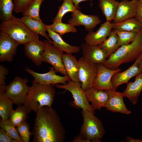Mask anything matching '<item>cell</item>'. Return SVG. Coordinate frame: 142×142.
Returning a JSON list of instances; mask_svg holds the SVG:
<instances>
[{
  "label": "cell",
  "instance_id": "obj_1",
  "mask_svg": "<svg viewBox=\"0 0 142 142\" xmlns=\"http://www.w3.org/2000/svg\"><path fill=\"white\" fill-rule=\"evenodd\" d=\"M32 131L33 142H63L65 131L56 111L51 107L43 106L35 111Z\"/></svg>",
  "mask_w": 142,
  "mask_h": 142
},
{
  "label": "cell",
  "instance_id": "obj_2",
  "mask_svg": "<svg viewBox=\"0 0 142 142\" xmlns=\"http://www.w3.org/2000/svg\"><path fill=\"white\" fill-rule=\"evenodd\" d=\"M32 85L23 103L29 114L35 112L41 107L47 106L51 107L55 96L53 84L45 85L32 82Z\"/></svg>",
  "mask_w": 142,
  "mask_h": 142
},
{
  "label": "cell",
  "instance_id": "obj_3",
  "mask_svg": "<svg viewBox=\"0 0 142 142\" xmlns=\"http://www.w3.org/2000/svg\"><path fill=\"white\" fill-rule=\"evenodd\" d=\"M142 54V30L138 33L134 40L120 47L103 64L109 69H116L121 64L135 61Z\"/></svg>",
  "mask_w": 142,
  "mask_h": 142
},
{
  "label": "cell",
  "instance_id": "obj_4",
  "mask_svg": "<svg viewBox=\"0 0 142 142\" xmlns=\"http://www.w3.org/2000/svg\"><path fill=\"white\" fill-rule=\"evenodd\" d=\"M0 30L20 44L24 45L30 41L39 40L38 35L32 32L20 18L13 16L8 20L1 22Z\"/></svg>",
  "mask_w": 142,
  "mask_h": 142
},
{
  "label": "cell",
  "instance_id": "obj_5",
  "mask_svg": "<svg viewBox=\"0 0 142 142\" xmlns=\"http://www.w3.org/2000/svg\"><path fill=\"white\" fill-rule=\"evenodd\" d=\"M83 123L78 135L87 142H100L105 130L101 121L94 114L86 110L81 111Z\"/></svg>",
  "mask_w": 142,
  "mask_h": 142
},
{
  "label": "cell",
  "instance_id": "obj_6",
  "mask_svg": "<svg viewBox=\"0 0 142 142\" xmlns=\"http://www.w3.org/2000/svg\"><path fill=\"white\" fill-rule=\"evenodd\" d=\"M29 81L27 78L16 77L5 88L7 96L17 105L23 104L28 92L29 87L27 85Z\"/></svg>",
  "mask_w": 142,
  "mask_h": 142
},
{
  "label": "cell",
  "instance_id": "obj_7",
  "mask_svg": "<svg viewBox=\"0 0 142 142\" xmlns=\"http://www.w3.org/2000/svg\"><path fill=\"white\" fill-rule=\"evenodd\" d=\"M78 78L84 91L93 86V81L97 73V64L94 63L83 56L78 60Z\"/></svg>",
  "mask_w": 142,
  "mask_h": 142
},
{
  "label": "cell",
  "instance_id": "obj_8",
  "mask_svg": "<svg viewBox=\"0 0 142 142\" xmlns=\"http://www.w3.org/2000/svg\"><path fill=\"white\" fill-rule=\"evenodd\" d=\"M55 87L65 89L72 94L74 99V104L82 110H87L94 114L95 111L89 103L86 96L84 91L82 89L79 82L73 81L71 80L65 84H55Z\"/></svg>",
  "mask_w": 142,
  "mask_h": 142
},
{
  "label": "cell",
  "instance_id": "obj_9",
  "mask_svg": "<svg viewBox=\"0 0 142 142\" xmlns=\"http://www.w3.org/2000/svg\"><path fill=\"white\" fill-rule=\"evenodd\" d=\"M44 50L43 62L51 65L55 70L64 76H68L63 63V52L54 47L47 40L44 41Z\"/></svg>",
  "mask_w": 142,
  "mask_h": 142
},
{
  "label": "cell",
  "instance_id": "obj_10",
  "mask_svg": "<svg viewBox=\"0 0 142 142\" xmlns=\"http://www.w3.org/2000/svg\"><path fill=\"white\" fill-rule=\"evenodd\" d=\"M97 73L93 81L92 87L97 90H116L112 85L111 78L115 73L120 72L121 69L119 68L115 70L109 69L103 63L97 64Z\"/></svg>",
  "mask_w": 142,
  "mask_h": 142
},
{
  "label": "cell",
  "instance_id": "obj_11",
  "mask_svg": "<svg viewBox=\"0 0 142 142\" xmlns=\"http://www.w3.org/2000/svg\"><path fill=\"white\" fill-rule=\"evenodd\" d=\"M142 72V54L135 61L134 63L125 70L115 73L111 81L113 87L116 90L121 85L127 84L129 80Z\"/></svg>",
  "mask_w": 142,
  "mask_h": 142
},
{
  "label": "cell",
  "instance_id": "obj_12",
  "mask_svg": "<svg viewBox=\"0 0 142 142\" xmlns=\"http://www.w3.org/2000/svg\"><path fill=\"white\" fill-rule=\"evenodd\" d=\"M25 71L31 75L34 78L33 82H37L41 84L55 85L58 84H66L67 82L70 80L68 76H60L57 75V72L52 67L49 68V71L44 73H39L26 67Z\"/></svg>",
  "mask_w": 142,
  "mask_h": 142
},
{
  "label": "cell",
  "instance_id": "obj_13",
  "mask_svg": "<svg viewBox=\"0 0 142 142\" xmlns=\"http://www.w3.org/2000/svg\"><path fill=\"white\" fill-rule=\"evenodd\" d=\"M20 44L8 34L0 31V61H12Z\"/></svg>",
  "mask_w": 142,
  "mask_h": 142
},
{
  "label": "cell",
  "instance_id": "obj_14",
  "mask_svg": "<svg viewBox=\"0 0 142 142\" xmlns=\"http://www.w3.org/2000/svg\"><path fill=\"white\" fill-rule=\"evenodd\" d=\"M71 17L68 20V23L75 27L84 26L85 30L88 32L93 31L102 22L98 16L85 14L78 9L72 13Z\"/></svg>",
  "mask_w": 142,
  "mask_h": 142
},
{
  "label": "cell",
  "instance_id": "obj_15",
  "mask_svg": "<svg viewBox=\"0 0 142 142\" xmlns=\"http://www.w3.org/2000/svg\"><path fill=\"white\" fill-rule=\"evenodd\" d=\"M105 90L108 95L105 107L106 110L128 115L131 113V111L128 109L124 103L122 92L113 90Z\"/></svg>",
  "mask_w": 142,
  "mask_h": 142
},
{
  "label": "cell",
  "instance_id": "obj_16",
  "mask_svg": "<svg viewBox=\"0 0 142 142\" xmlns=\"http://www.w3.org/2000/svg\"><path fill=\"white\" fill-rule=\"evenodd\" d=\"M82 56L92 63H103L109 57L108 52L99 45H91L86 43L80 45Z\"/></svg>",
  "mask_w": 142,
  "mask_h": 142
},
{
  "label": "cell",
  "instance_id": "obj_17",
  "mask_svg": "<svg viewBox=\"0 0 142 142\" xmlns=\"http://www.w3.org/2000/svg\"><path fill=\"white\" fill-rule=\"evenodd\" d=\"M25 55L37 66H39L43 62L44 50V41L39 40L30 41L24 45Z\"/></svg>",
  "mask_w": 142,
  "mask_h": 142
},
{
  "label": "cell",
  "instance_id": "obj_18",
  "mask_svg": "<svg viewBox=\"0 0 142 142\" xmlns=\"http://www.w3.org/2000/svg\"><path fill=\"white\" fill-rule=\"evenodd\" d=\"M138 1L123 0L119 2L114 23L121 22L128 19L134 18L136 13Z\"/></svg>",
  "mask_w": 142,
  "mask_h": 142
},
{
  "label": "cell",
  "instance_id": "obj_19",
  "mask_svg": "<svg viewBox=\"0 0 142 142\" xmlns=\"http://www.w3.org/2000/svg\"><path fill=\"white\" fill-rule=\"evenodd\" d=\"M112 29L111 23L106 21L95 31L89 32L84 38L85 43L92 45H99L107 39Z\"/></svg>",
  "mask_w": 142,
  "mask_h": 142
},
{
  "label": "cell",
  "instance_id": "obj_20",
  "mask_svg": "<svg viewBox=\"0 0 142 142\" xmlns=\"http://www.w3.org/2000/svg\"><path fill=\"white\" fill-rule=\"evenodd\" d=\"M86 97L94 111L105 107L108 95L105 90H97L93 87L84 90Z\"/></svg>",
  "mask_w": 142,
  "mask_h": 142
},
{
  "label": "cell",
  "instance_id": "obj_21",
  "mask_svg": "<svg viewBox=\"0 0 142 142\" xmlns=\"http://www.w3.org/2000/svg\"><path fill=\"white\" fill-rule=\"evenodd\" d=\"M126 84V89L122 92V95L135 105L138 102L139 97L142 91V72L136 76L134 82L130 81Z\"/></svg>",
  "mask_w": 142,
  "mask_h": 142
},
{
  "label": "cell",
  "instance_id": "obj_22",
  "mask_svg": "<svg viewBox=\"0 0 142 142\" xmlns=\"http://www.w3.org/2000/svg\"><path fill=\"white\" fill-rule=\"evenodd\" d=\"M48 35L52 40V43L55 47L68 54L77 53L79 52L80 47L77 46L70 45L66 42L62 38L61 35L54 32L47 25L45 24Z\"/></svg>",
  "mask_w": 142,
  "mask_h": 142
},
{
  "label": "cell",
  "instance_id": "obj_23",
  "mask_svg": "<svg viewBox=\"0 0 142 142\" xmlns=\"http://www.w3.org/2000/svg\"><path fill=\"white\" fill-rule=\"evenodd\" d=\"M62 60L68 75L73 81L79 82L78 78L79 62L76 56L72 54H63Z\"/></svg>",
  "mask_w": 142,
  "mask_h": 142
},
{
  "label": "cell",
  "instance_id": "obj_24",
  "mask_svg": "<svg viewBox=\"0 0 142 142\" xmlns=\"http://www.w3.org/2000/svg\"><path fill=\"white\" fill-rule=\"evenodd\" d=\"M20 19L32 32L37 34L43 36L47 40L52 43V41L50 39L49 36L46 33L47 31L45 24L42 21L25 16H23Z\"/></svg>",
  "mask_w": 142,
  "mask_h": 142
},
{
  "label": "cell",
  "instance_id": "obj_25",
  "mask_svg": "<svg viewBox=\"0 0 142 142\" xmlns=\"http://www.w3.org/2000/svg\"><path fill=\"white\" fill-rule=\"evenodd\" d=\"M98 6L105 16L106 21L110 22L115 17L119 2L116 0H98Z\"/></svg>",
  "mask_w": 142,
  "mask_h": 142
},
{
  "label": "cell",
  "instance_id": "obj_26",
  "mask_svg": "<svg viewBox=\"0 0 142 142\" xmlns=\"http://www.w3.org/2000/svg\"><path fill=\"white\" fill-rule=\"evenodd\" d=\"M112 29L118 31H130L138 32L142 30V24L134 17L121 22L111 23Z\"/></svg>",
  "mask_w": 142,
  "mask_h": 142
},
{
  "label": "cell",
  "instance_id": "obj_27",
  "mask_svg": "<svg viewBox=\"0 0 142 142\" xmlns=\"http://www.w3.org/2000/svg\"><path fill=\"white\" fill-rule=\"evenodd\" d=\"M118 41L116 31L114 29L111 30L107 39L98 45L108 52L109 57L120 47Z\"/></svg>",
  "mask_w": 142,
  "mask_h": 142
},
{
  "label": "cell",
  "instance_id": "obj_28",
  "mask_svg": "<svg viewBox=\"0 0 142 142\" xmlns=\"http://www.w3.org/2000/svg\"><path fill=\"white\" fill-rule=\"evenodd\" d=\"M17 105L16 109L12 110L9 118L11 123L16 127L27 121L28 114L23 105Z\"/></svg>",
  "mask_w": 142,
  "mask_h": 142
},
{
  "label": "cell",
  "instance_id": "obj_29",
  "mask_svg": "<svg viewBox=\"0 0 142 142\" xmlns=\"http://www.w3.org/2000/svg\"><path fill=\"white\" fill-rule=\"evenodd\" d=\"M13 104V101L7 96L4 92L0 93V116L1 119H9Z\"/></svg>",
  "mask_w": 142,
  "mask_h": 142
},
{
  "label": "cell",
  "instance_id": "obj_30",
  "mask_svg": "<svg viewBox=\"0 0 142 142\" xmlns=\"http://www.w3.org/2000/svg\"><path fill=\"white\" fill-rule=\"evenodd\" d=\"M13 0H0V20L1 22L7 21L13 16L14 4Z\"/></svg>",
  "mask_w": 142,
  "mask_h": 142
},
{
  "label": "cell",
  "instance_id": "obj_31",
  "mask_svg": "<svg viewBox=\"0 0 142 142\" xmlns=\"http://www.w3.org/2000/svg\"><path fill=\"white\" fill-rule=\"evenodd\" d=\"M47 25L61 36L68 33H75L77 31L75 27L68 23H64L60 20L56 21L51 25Z\"/></svg>",
  "mask_w": 142,
  "mask_h": 142
},
{
  "label": "cell",
  "instance_id": "obj_32",
  "mask_svg": "<svg viewBox=\"0 0 142 142\" xmlns=\"http://www.w3.org/2000/svg\"><path fill=\"white\" fill-rule=\"evenodd\" d=\"M44 1V0H34L22 13L23 16L42 21L39 13L41 4Z\"/></svg>",
  "mask_w": 142,
  "mask_h": 142
},
{
  "label": "cell",
  "instance_id": "obj_33",
  "mask_svg": "<svg viewBox=\"0 0 142 142\" xmlns=\"http://www.w3.org/2000/svg\"><path fill=\"white\" fill-rule=\"evenodd\" d=\"M62 4L58 7V12L52 21L57 20L62 21L64 16L68 12L73 13L77 9L74 5L72 0H63Z\"/></svg>",
  "mask_w": 142,
  "mask_h": 142
},
{
  "label": "cell",
  "instance_id": "obj_34",
  "mask_svg": "<svg viewBox=\"0 0 142 142\" xmlns=\"http://www.w3.org/2000/svg\"><path fill=\"white\" fill-rule=\"evenodd\" d=\"M0 127L3 129L12 139L17 142H23L17 130L16 127L10 122L9 119H1Z\"/></svg>",
  "mask_w": 142,
  "mask_h": 142
},
{
  "label": "cell",
  "instance_id": "obj_35",
  "mask_svg": "<svg viewBox=\"0 0 142 142\" xmlns=\"http://www.w3.org/2000/svg\"><path fill=\"white\" fill-rule=\"evenodd\" d=\"M116 31L118 37V45L120 47L131 43L135 39L138 33L134 32Z\"/></svg>",
  "mask_w": 142,
  "mask_h": 142
},
{
  "label": "cell",
  "instance_id": "obj_36",
  "mask_svg": "<svg viewBox=\"0 0 142 142\" xmlns=\"http://www.w3.org/2000/svg\"><path fill=\"white\" fill-rule=\"evenodd\" d=\"M16 129L23 142H29L32 133L30 131V125L27 121L17 127Z\"/></svg>",
  "mask_w": 142,
  "mask_h": 142
},
{
  "label": "cell",
  "instance_id": "obj_37",
  "mask_svg": "<svg viewBox=\"0 0 142 142\" xmlns=\"http://www.w3.org/2000/svg\"><path fill=\"white\" fill-rule=\"evenodd\" d=\"M34 0H13L14 4V11L16 13H22Z\"/></svg>",
  "mask_w": 142,
  "mask_h": 142
},
{
  "label": "cell",
  "instance_id": "obj_38",
  "mask_svg": "<svg viewBox=\"0 0 142 142\" xmlns=\"http://www.w3.org/2000/svg\"><path fill=\"white\" fill-rule=\"evenodd\" d=\"M7 68L1 64L0 65V93L5 92L6 85L5 76L8 73Z\"/></svg>",
  "mask_w": 142,
  "mask_h": 142
},
{
  "label": "cell",
  "instance_id": "obj_39",
  "mask_svg": "<svg viewBox=\"0 0 142 142\" xmlns=\"http://www.w3.org/2000/svg\"><path fill=\"white\" fill-rule=\"evenodd\" d=\"M134 18L142 24V0L138 1Z\"/></svg>",
  "mask_w": 142,
  "mask_h": 142
},
{
  "label": "cell",
  "instance_id": "obj_40",
  "mask_svg": "<svg viewBox=\"0 0 142 142\" xmlns=\"http://www.w3.org/2000/svg\"><path fill=\"white\" fill-rule=\"evenodd\" d=\"M0 142H17L11 138L2 128L0 129Z\"/></svg>",
  "mask_w": 142,
  "mask_h": 142
},
{
  "label": "cell",
  "instance_id": "obj_41",
  "mask_svg": "<svg viewBox=\"0 0 142 142\" xmlns=\"http://www.w3.org/2000/svg\"><path fill=\"white\" fill-rule=\"evenodd\" d=\"M125 140L124 142H142V140L138 138H134L130 136L126 137L125 139Z\"/></svg>",
  "mask_w": 142,
  "mask_h": 142
},
{
  "label": "cell",
  "instance_id": "obj_42",
  "mask_svg": "<svg viewBox=\"0 0 142 142\" xmlns=\"http://www.w3.org/2000/svg\"><path fill=\"white\" fill-rule=\"evenodd\" d=\"M63 0H58V1H61ZM90 0L91 1H92V0H72L74 4V5L78 9H80V8L79 6V3L82 2L86 1H87Z\"/></svg>",
  "mask_w": 142,
  "mask_h": 142
},
{
  "label": "cell",
  "instance_id": "obj_43",
  "mask_svg": "<svg viewBox=\"0 0 142 142\" xmlns=\"http://www.w3.org/2000/svg\"><path fill=\"white\" fill-rule=\"evenodd\" d=\"M137 0V1H138L139 0Z\"/></svg>",
  "mask_w": 142,
  "mask_h": 142
}]
</instances>
